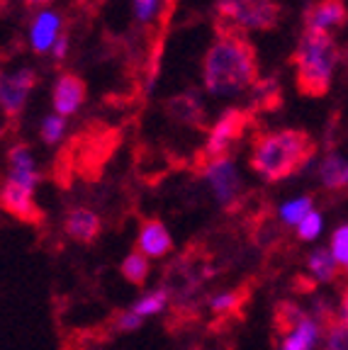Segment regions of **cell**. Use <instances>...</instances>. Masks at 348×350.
I'll use <instances>...</instances> for the list:
<instances>
[{
  "instance_id": "obj_3",
  "label": "cell",
  "mask_w": 348,
  "mask_h": 350,
  "mask_svg": "<svg viewBox=\"0 0 348 350\" xmlns=\"http://www.w3.org/2000/svg\"><path fill=\"white\" fill-rule=\"evenodd\" d=\"M338 61L336 42L329 32H312L307 29L297 51H295V66H297V88L302 95L321 98L332 88L334 66Z\"/></svg>"
},
{
  "instance_id": "obj_12",
  "label": "cell",
  "mask_w": 348,
  "mask_h": 350,
  "mask_svg": "<svg viewBox=\"0 0 348 350\" xmlns=\"http://www.w3.org/2000/svg\"><path fill=\"white\" fill-rule=\"evenodd\" d=\"M86 100V83L73 73H64L54 88V107L59 117L73 115Z\"/></svg>"
},
{
  "instance_id": "obj_29",
  "label": "cell",
  "mask_w": 348,
  "mask_h": 350,
  "mask_svg": "<svg viewBox=\"0 0 348 350\" xmlns=\"http://www.w3.org/2000/svg\"><path fill=\"white\" fill-rule=\"evenodd\" d=\"M156 3L158 0H134V8H136V17L139 20H149L156 10Z\"/></svg>"
},
{
  "instance_id": "obj_10",
  "label": "cell",
  "mask_w": 348,
  "mask_h": 350,
  "mask_svg": "<svg viewBox=\"0 0 348 350\" xmlns=\"http://www.w3.org/2000/svg\"><path fill=\"white\" fill-rule=\"evenodd\" d=\"M321 338V323L312 317H302L283 331V340L277 345V350H314Z\"/></svg>"
},
{
  "instance_id": "obj_4",
  "label": "cell",
  "mask_w": 348,
  "mask_h": 350,
  "mask_svg": "<svg viewBox=\"0 0 348 350\" xmlns=\"http://www.w3.org/2000/svg\"><path fill=\"white\" fill-rule=\"evenodd\" d=\"M217 10L222 20L244 29H273L280 15L275 0H219Z\"/></svg>"
},
{
  "instance_id": "obj_24",
  "label": "cell",
  "mask_w": 348,
  "mask_h": 350,
  "mask_svg": "<svg viewBox=\"0 0 348 350\" xmlns=\"http://www.w3.org/2000/svg\"><path fill=\"white\" fill-rule=\"evenodd\" d=\"M329 253H332V258L336 260L338 268H346L348 265V226L341 224L336 226V231L332 234V243H329L327 248Z\"/></svg>"
},
{
  "instance_id": "obj_11",
  "label": "cell",
  "mask_w": 348,
  "mask_h": 350,
  "mask_svg": "<svg viewBox=\"0 0 348 350\" xmlns=\"http://www.w3.org/2000/svg\"><path fill=\"white\" fill-rule=\"evenodd\" d=\"M171 251H173V239L164 221H158V219L144 221L142 231H139V253L144 258H164Z\"/></svg>"
},
{
  "instance_id": "obj_8",
  "label": "cell",
  "mask_w": 348,
  "mask_h": 350,
  "mask_svg": "<svg viewBox=\"0 0 348 350\" xmlns=\"http://www.w3.org/2000/svg\"><path fill=\"white\" fill-rule=\"evenodd\" d=\"M0 207L20 221H27V224L42 221V209L34 202V195L25 187L15 185L12 180H5V185L0 187Z\"/></svg>"
},
{
  "instance_id": "obj_27",
  "label": "cell",
  "mask_w": 348,
  "mask_h": 350,
  "mask_svg": "<svg viewBox=\"0 0 348 350\" xmlns=\"http://www.w3.org/2000/svg\"><path fill=\"white\" fill-rule=\"evenodd\" d=\"M64 129H66V120L59 115H51L44 120L42 124V137L47 144H56L61 137H64Z\"/></svg>"
},
{
  "instance_id": "obj_31",
  "label": "cell",
  "mask_w": 348,
  "mask_h": 350,
  "mask_svg": "<svg viewBox=\"0 0 348 350\" xmlns=\"http://www.w3.org/2000/svg\"><path fill=\"white\" fill-rule=\"evenodd\" d=\"M27 5H44V3H51V0H25Z\"/></svg>"
},
{
  "instance_id": "obj_6",
  "label": "cell",
  "mask_w": 348,
  "mask_h": 350,
  "mask_svg": "<svg viewBox=\"0 0 348 350\" xmlns=\"http://www.w3.org/2000/svg\"><path fill=\"white\" fill-rule=\"evenodd\" d=\"M202 175H205L207 183L212 185L214 197H217L219 202L227 204V207L236 202V197L241 195V180L232 161L229 159L207 161L205 168H202Z\"/></svg>"
},
{
  "instance_id": "obj_26",
  "label": "cell",
  "mask_w": 348,
  "mask_h": 350,
  "mask_svg": "<svg viewBox=\"0 0 348 350\" xmlns=\"http://www.w3.org/2000/svg\"><path fill=\"white\" fill-rule=\"evenodd\" d=\"M241 301H244V297L239 295V292H219V295H214L212 299H210V309H212L214 314H232L236 312L241 306Z\"/></svg>"
},
{
  "instance_id": "obj_9",
  "label": "cell",
  "mask_w": 348,
  "mask_h": 350,
  "mask_svg": "<svg viewBox=\"0 0 348 350\" xmlns=\"http://www.w3.org/2000/svg\"><path fill=\"white\" fill-rule=\"evenodd\" d=\"M8 161H10V175H8V180L25 187V190L34 192V187H37V183H39V170L32 159L29 146L15 144V146L10 148V153H8Z\"/></svg>"
},
{
  "instance_id": "obj_20",
  "label": "cell",
  "mask_w": 348,
  "mask_h": 350,
  "mask_svg": "<svg viewBox=\"0 0 348 350\" xmlns=\"http://www.w3.org/2000/svg\"><path fill=\"white\" fill-rule=\"evenodd\" d=\"M149 270H151V265H149V258H144L142 253H129V256L122 260V275H125V280H129L132 284H144L149 278Z\"/></svg>"
},
{
  "instance_id": "obj_18",
  "label": "cell",
  "mask_w": 348,
  "mask_h": 350,
  "mask_svg": "<svg viewBox=\"0 0 348 350\" xmlns=\"http://www.w3.org/2000/svg\"><path fill=\"white\" fill-rule=\"evenodd\" d=\"M169 109L171 115L180 122H188V124H200L202 122V105L195 93H185L173 98L169 103Z\"/></svg>"
},
{
  "instance_id": "obj_2",
  "label": "cell",
  "mask_w": 348,
  "mask_h": 350,
  "mask_svg": "<svg viewBox=\"0 0 348 350\" xmlns=\"http://www.w3.org/2000/svg\"><path fill=\"white\" fill-rule=\"evenodd\" d=\"M314 139L307 131L285 129L277 134H261L253 142L251 165L261 178L275 183L288 175L299 173L314 159Z\"/></svg>"
},
{
  "instance_id": "obj_17",
  "label": "cell",
  "mask_w": 348,
  "mask_h": 350,
  "mask_svg": "<svg viewBox=\"0 0 348 350\" xmlns=\"http://www.w3.org/2000/svg\"><path fill=\"white\" fill-rule=\"evenodd\" d=\"M307 270H310V275L316 280V282L329 284L336 280V275L341 268L336 265V260H334L332 253H329L327 248H316V251L310 256V260H307Z\"/></svg>"
},
{
  "instance_id": "obj_32",
  "label": "cell",
  "mask_w": 348,
  "mask_h": 350,
  "mask_svg": "<svg viewBox=\"0 0 348 350\" xmlns=\"http://www.w3.org/2000/svg\"><path fill=\"white\" fill-rule=\"evenodd\" d=\"M81 3H88V0H81Z\"/></svg>"
},
{
  "instance_id": "obj_7",
  "label": "cell",
  "mask_w": 348,
  "mask_h": 350,
  "mask_svg": "<svg viewBox=\"0 0 348 350\" xmlns=\"http://www.w3.org/2000/svg\"><path fill=\"white\" fill-rule=\"evenodd\" d=\"M37 85V76L32 68H20L15 73H0V105L8 115L15 117L25 103L32 88Z\"/></svg>"
},
{
  "instance_id": "obj_25",
  "label": "cell",
  "mask_w": 348,
  "mask_h": 350,
  "mask_svg": "<svg viewBox=\"0 0 348 350\" xmlns=\"http://www.w3.org/2000/svg\"><path fill=\"white\" fill-rule=\"evenodd\" d=\"M321 231H324V217L316 209L307 212L305 219L297 224V234L302 241H316L321 236Z\"/></svg>"
},
{
  "instance_id": "obj_19",
  "label": "cell",
  "mask_w": 348,
  "mask_h": 350,
  "mask_svg": "<svg viewBox=\"0 0 348 350\" xmlns=\"http://www.w3.org/2000/svg\"><path fill=\"white\" fill-rule=\"evenodd\" d=\"M169 292L161 287V290H153V292H147L144 297H139V299L134 301V306H132V312L136 314V317H156V314H161L169 306Z\"/></svg>"
},
{
  "instance_id": "obj_5",
  "label": "cell",
  "mask_w": 348,
  "mask_h": 350,
  "mask_svg": "<svg viewBox=\"0 0 348 350\" xmlns=\"http://www.w3.org/2000/svg\"><path fill=\"white\" fill-rule=\"evenodd\" d=\"M249 122H251V115L244 112V109H227L222 115V120L210 131V139H207L202 156H205L207 161L227 159L229 148L241 139V134L246 131Z\"/></svg>"
},
{
  "instance_id": "obj_15",
  "label": "cell",
  "mask_w": 348,
  "mask_h": 350,
  "mask_svg": "<svg viewBox=\"0 0 348 350\" xmlns=\"http://www.w3.org/2000/svg\"><path fill=\"white\" fill-rule=\"evenodd\" d=\"M319 178L324 183V187H329V190H343L348 183L346 159L338 156V153H329L319 165Z\"/></svg>"
},
{
  "instance_id": "obj_23",
  "label": "cell",
  "mask_w": 348,
  "mask_h": 350,
  "mask_svg": "<svg viewBox=\"0 0 348 350\" xmlns=\"http://www.w3.org/2000/svg\"><path fill=\"white\" fill-rule=\"evenodd\" d=\"M253 95H256V100H253V103H256V109H273L280 105V85H277L273 78L256 83Z\"/></svg>"
},
{
  "instance_id": "obj_21",
  "label": "cell",
  "mask_w": 348,
  "mask_h": 350,
  "mask_svg": "<svg viewBox=\"0 0 348 350\" xmlns=\"http://www.w3.org/2000/svg\"><path fill=\"white\" fill-rule=\"evenodd\" d=\"M307 212H312V197H297V200H290V202H285L283 207L277 209L280 221L288 226H297Z\"/></svg>"
},
{
  "instance_id": "obj_30",
  "label": "cell",
  "mask_w": 348,
  "mask_h": 350,
  "mask_svg": "<svg viewBox=\"0 0 348 350\" xmlns=\"http://www.w3.org/2000/svg\"><path fill=\"white\" fill-rule=\"evenodd\" d=\"M66 46H69V37H56V42H54V56L56 59H64L66 56Z\"/></svg>"
},
{
  "instance_id": "obj_22",
  "label": "cell",
  "mask_w": 348,
  "mask_h": 350,
  "mask_svg": "<svg viewBox=\"0 0 348 350\" xmlns=\"http://www.w3.org/2000/svg\"><path fill=\"white\" fill-rule=\"evenodd\" d=\"M324 350H348V319H332L327 328Z\"/></svg>"
},
{
  "instance_id": "obj_1",
  "label": "cell",
  "mask_w": 348,
  "mask_h": 350,
  "mask_svg": "<svg viewBox=\"0 0 348 350\" xmlns=\"http://www.w3.org/2000/svg\"><path fill=\"white\" fill-rule=\"evenodd\" d=\"M258 78L256 49L236 29L219 27V39L205 56V85L212 95H236Z\"/></svg>"
},
{
  "instance_id": "obj_14",
  "label": "cell",
  "mask_w": 348,
  "mask_h": 350,
  "mask_svg": "<svg viewBox=\"0 0 348 350\" xmlns=\"http://www.w3.org/2000/svg\"><path fill=\"white\" fill-rule=\"evenodd\" d=\"M343 20H346L343 0H319L307 12V29H312V32H327L334 25H343Z\"/></svg>"
},
{
  "instance_id": "obj_13",
  "label": "cell",
  "mask_w": 348,
  "mask_h": 350,
  "mask_svg": "<svg viewBox=\"0 0 348 350\" xmlns=\"http://www.w3.org/2000/svg\"><path fill=\"white\" fill-rule=\"evenodd\" d=\"M66 234L78 243H92L100 236V217L86 207L73 209L66 217Z\"/></svg>"
},
{
  "instance_id": "obj_16",
  "label": "cell",
  "mask_w": 348,
  "mask_h": 350,
  "mask_svg": "<svg viewBox=\"0 0 348 350\" xmlns=\"http://www.w3.org/2000/svg\"><path fill=\"white\" fill-rule=\"evenodd\" d=\"M59 15L54 12H42L32 25V46L37 51H47L51 44L56 42V32H59Z\"/></svg>"
},
{
  "instance_id": "obj_28",
  "label": "cell",
  "mask_w": 348,
  "mask_h": 350,
  "mask_svg": "<svg viewBox=\"0 0 348 350\" xmlns=\"http://www.w3.org/2000/svg\"><path fill=\"white\" fill-rule=\"evenodd\" d=\"M142 323H144V319L136 317L134 312H122L120 317L114 319V328L122 331V334H132L136 328H142Z\"/></svg>"
}]
</instances>
